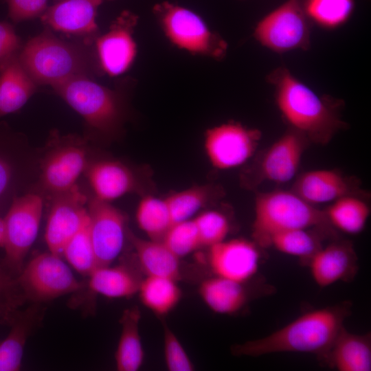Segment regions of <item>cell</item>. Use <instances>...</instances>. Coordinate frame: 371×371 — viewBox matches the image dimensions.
Segmentation results:
<instances>
[{"instance_id":"6da1fadb","label":"cell","mask_w":371,"mask_h":371,"mask_svg":"<svg viewBox=\"0 0 371 371\" xmlns=\"http://www.w3.org/2000/svg\"><path fill=\"white\" fill-rule=\"evenodd\" d=\"M352 304L344 302L302 314L276 331L232 348L236 355L260 357L279 352L315 355L324 361L344 324Z\"/></svg>"},{"instance_id":"7a4b0ae2","label":"cell","mask_w":371,"mask_h":371,"mask_svg":"<svg viewBox=\"0 0 371 371\" xmlns=\"http://www.w3.org/2000/svg\"><path fill=\"white\" fill-rule=\"evenodd\" d=\"M267 80L274 87L282 117L308 142L326 145L346 127L341 117V100L318 95L284 67L274 69Z\"/></svg>"},{"instance_id":"3957f363","label":"cell","mask_w":371,"mask_h":371,"mask_svg":"<svg viewBox=\"0 0 371 371\" xmlns=\"http://www.w3.org/2000/svg\"><path fill=\"white\" fill-rule=\"evenodd\" d=\"M93 45L80 39L63 40L45 27L22 47L19 59L38 86L52 87L75 77L93 78L98 74L102 69Z\"/></svg>"},{"instance_id":"277c9868","label":"cell","mask_w":371,"mask_h":371,"mask_svg":"<svg viewBox=\"0 0 371 371\" xmlns=\"http://www.w3.org/2000/svg\"><path fill=\"white\" fill-rule=\"evenodd\" d=\"M330 226L324 211L292 190H273L256 197L252 237L260 247H267L270 237L280 232L293 229L329 231Z\"/></svg>"},{"instance_id":"5b68a950","label":"cell","mask_w":371,"mask_h":371,"mask_svg":"<svg viewBox=\"0 0 371 371\" xmlns=\"http://www.w3.org/2000/svg\"><path fill=\"white\" fill-rule=\"evenodd\" d=\"M54 91L98 133L113 135L123 122L124 108L119 94L85 76L52 86Z\"/></svg>"},{"instance_id":"8992f818","label":"cell","mask_w":371,"mask_h":371,"mask_svg":"<svg viewBox=\"0 0 371 371\" xmlns=\"http://www.w3.org/2000/svg\"><path fill=\"white\" fill-rule=\"evenodd\" d=\"M153 12L166 36L176 47L191 54L218 59L225 56L226 42L212 32L193 11L164 1L156 4Z\"/></svg>"},{"instance_id":"52a82bcc","label":"cell","mask_w":371,"mask_h":371,"mask_svg":"<svg viewBox=\"0 0 371 371\" xmlns=\"http://www.w3.org/2000/svg\"><path fill=\"white\" fill-rule=\"evenodd\" d=\"M304 0H286L257 24L254 36L263 46L278 53L311 47L312 21Z\"/></svg>"},{"instance_id":"ba28073f","label":"cell","mask_w":371,"mask_h":371,"mask_svg":"<svg viewBox=\"0 0 371 371\" xmlns=\"http://www.w3.org/2000/svg\"><path fill=\"white\" fill-rule=\"evenodd\" d=\"M43 201L41 195L27 193L15 196L3 218L5 265L19 273L24 259L34 243L39 229Z\"/></svg>"},{"instance_id":"9c48e42d","label":"cell","mask_w":371,"mask_h":371,"mask_svg":"<svg viewBox=\"0 0 371 371\" xmlns=\"http://www.w3.org/2000/svg\"><path fill=\"white\" fill-rule=\"evenodd\" d=\"M15 282L25 297L36 302L51 300L82 287L61 256L50 251L38 254L23 265Z\"/></svg>"},{"instance_id":"30bf717a","label":"cell","mask_w":371,"mask_h":371,"mask_svg":"<svg viewBox=\"0 0 371 371\" xmlns=\"http://www.w3.org/2000/svg\"><path fill=\"white\" fill-rule=\"evenodd\" d=\"M53 146L45 154L41 167V183L52 196L73 188L87 170L88 153L85 142L75 136L53 134Z\"/></svg>"},{"instance_id":"8fae6325","label":"cell","mask_w":371,"mask_h":371,"mask_svg":"<svg viewBox=\"0 0 371 371\" xmlns=\"http://www.w3.org/2000/svg\"><path fill=\"white\" fill-rule=\"evenodd\" d=\"M259 130L229 122L206 131L204 146L211 164L219 170L238 167L254 154L261 139Z\"/></svg>"},{"instance_id":"7c38bea8","label":"cell","mask_w":371,"mask_h":371,"mask_svg":"<svg viewBox=\"0 0 371 371\" xmlns=\"http://www.w3.org/2000/svg\"><path fill=\"white\" fill-rule=\"evenodd\" d=\"M87 210L97 267L111 265L121 253L127 236L126 217L110 203L95 197L88 203Z\"/></svg>"},{"instance_id":"4fadbf2b","label":"cell","mask_w":371,"mask_h":371,"mask_svg":"<svg viewBox=\"0 0 371 371\" xmlns=\"http://www.w3.org/2000/svg\"><path fill=\"white\" fill-rule=\"evenodd\" d=\"M86 196L77 186L52 196L45 238L49 251L61 256L64 246L88 222Z\"/></svg>"},{"instance_id":"5bb4252c","label":"cell","mask_w":371,"mask_h":371,"mask_svg":"<svg viewBox=\"0 0 371 371\" xmlns=\"http://www.w3.org/2000/svg\"><path fill=\"white\" fill-rule=\"evenodd\" d=\"M137 16L123 11L111 25L109 30L99 35L94 43L101 69L110 76L126 71L137 54V45L133 34L137 24Z\"/></svg>"},{"instance_id":"9a60e30c","label":"cell","mask_w":371,"mask_h":371,"mask_svg":"<svg viewBox=\"0 0 371 371\" xmlns=\"http://www.w3.org/2000/svg\"><path fill=\"white\" fill-rule=\"evenodd\" d=\"M105 0H53L41 16L45 27L94 43L100 35L98 10Z\"/></svg>"},{"instance_id":"2e32d148","label":"cell","mask_w":371,"mask_h":371,"mask_svg":"<svg viewBox=\"0 0 371 371\" xmlns=\"http://www.w3.org/2000/svg\"><path fill=\"white\" fill-rule=\"evenodd\" d=\"M308 142L302 134L290 128L265 151L254 172L248 175L255 174L256 183L268 181L282 183L291 181L297 173Z\"/></svg>"},{"instance_id":"e0dca14e","label":"cell","mask_w":371,"mask_h":371,"mask_svg":"<svg viewBox=\"0 0 371 371\" xmlns=\"http://www.w3.org/2000/svg\"><path fill=\"white\" fill-rule=\"evenodd\" d=\"M260 247L254 240L234 238L209 247L208 263L216 276L245 284L258 272Z\"/></svg>"},{"instance_id":"ac0fdd59","label":"cell","mask_w":371,"mask_h":371,"mask_svg":"<svg viewBox=\"0 0 371 371\" xmlns=\"http://www.w3.org/2000/svg\"><path fill=\"white\" fill-rule=\"evenodd\" d=\"M307 263L313 280L322 288L352 280L358 269L357 254L352 244L346 241L322 247Z\"/></svg>"},{"instance_id":"d6986e66","label":"cell","mask_w":371,"mask_h":371,"mask_svg":"<svg viewBox=\"0 0 371 371\" xmlns=\"http://www.w3.org/2000/svg\"><path fill=\"white\" fill-rule=\"evenodd\" d=\"M87 175L94 197L105 202L142 190V180L136 172L119 161H95L89 165Z\"/></svg>"},{"instance_id":"ffe728a7","label":"cell","mask_w":371,"mask_h":371,"mask_svg":"<svg viewBox=\"0 0 371 371\" xmlns=\"http://www.w3.org/2000/svg\"><path fill=\"white\" fill-rule=\"evenodd\" d=\"M352 180L335 170H315L301 175L292 191L306 202L324 203L348 195L357 194Z\"/></svg>"},{"instance_id":"44dd1931","label":"cell","mask_w":371,"mask_h":371,"mask_svg":"<svg viewBox=\"0 0 371 371\" xmlns=\"http://www.w3.org/2000/svg\"><path fill=\"white\" fill-rule=\"evenodd\" d=\"M324 362L338 371L371 370L370 333L355 334L344 328Z\"/></svg>"},{"instance_id":"7402d4cb","label":"cell","mask_w":371,"mask_h":371,"mask_svg":"<svg viewBox=\"0 0 371 371\" xmlns=\"http://www.w3.org/2000/svg\"><path fill=\"white\" fill-rule=\"evenodd\" d=\"M126 237L134 248L139 269L146 276L180 278V258L162 241L141 238L129 230Z\"/></svg>"},{"instance_id":"603a6c76","label":"cell","mask_w":371,"mask_h":371,"mask_svg":"<svg viewBox=\"0 0 371 371\" xmlns=\"http://www.w3.org/2000/svg\"><path fill=\"white\" fill-rule=\"evenodd\" d=\"M37 87L21 65L19 55L12 59L0 74V117L21 109Z\"/></svg>"},{"instance_id":"cb8c5ba5","label":"cell","mask_w":371,"mask_h":371,"mask_svg":"<svg viewBox=\"0 0 371 371\" xmlns=\"http://www.w3.org/2000/svg\"><path fill=\"white\" fill-rule=\"evenodd\" d=\"M88 276L90 289L110 298L133 296L138 292L142 280L135 269L126 265L99 267Z\"/></svg>"},{"instance_id":"d4e9b609","label":"cell","mask_w":371,"mask_h":371,"mask_svg":"<svg viewBox=\"0 0 371 371\" xmlns=\"http://www.w3.org/2000/svg\"><path fill=\"white\" fill-rule=\"evenodd\" d=\"M199 293L210 310L222 315L238 312L248 300L243 283L216 276L203 280L199 286Z\"/></svg>"},{"instance_id":"484cf974","label":"cell","mask_w":371,"mask_h":371,"mask_svg":"<svg viewBox=\"0 0 371 371\" xmlns=\"http://www.w3.org/2000/svg\"><path fill=\"white\" fill-rule=\"evenodd\" d=\"M140 319L137 307L126 309L120 318L122 331L115 355L119 371H137L144 362V352L139 330Z\"/></svg>"},{"instance_id":"4316f807","label":"cell","mask_w":371,"mask_h":371,"mask_svg":"<svg viewBox=\"0 0 371 371\" xmlns=\"http://www.w3.org/2000/svg\"><path fill=\"white\" fill-rule=\"evenodd\" d=\"M324 212L331 226L349 234L362 232L370 216L368 205L357 194L335 200Z\"/></svg>"},{"instance_id":"83f0119b","label":"cell","mask_w":371,"mask_h":371,"mask_svg":"<svg viewBox=\"0 0 371 371\" xmlns=\"http://www.w3.org/2000/svg\"><path fill=\"white\" fill-rule=\"evenodd\" d=\"M177 280L149 276L142 280L137 293L142 304L158 315L170 313L179 303L181 291Z\"/></svg>"},{"instance_id":"f1b7e54d","label":"cell","mask_w":371,"mask_h":371,"mask_svg":"<svg viewBox=\"0 0 371 371\" xmlns=\"http://www.w3.org/2000/svg\"><path fill=\"white\" fill-rule=\"evenodd\" d=\"M35 318V312L28 309L14 320L8 336L0 343V371L20 369L25 342Z\"/></svg>"},{"instance_id":"f546056e","label":"cell","mask_w":371,"mask_h":371,"mask_svg":"<svg viewBox=\"0 0 371 371\" xmlns=\"http://www.w3.org/2000/svg\"><path fill=\"white\" fill-rule=\"evenodd\" d=\"M219 190L213 185H200L173 193L165 198L172 225L187 221L200 209L218 196Z\"/></svg>"},{"instance_id":"4dcf8cb0","label":"cell","mask_w":371,"mask_h":371,"mask_svg":"<svg viewBox=\"0 0 371 371\" xmlns=\"http://www.w3.org/2000/svg\"><path fill=\"white\" fill-rule=\"evenodd\" d=\"M314 229H293L276 233L270 237L267 247H273L280 252L308 262L322 247L319 234Z\"/></svg>"},{"instance_id":"1f68e13d","label":"cell","mask_w":371,"mask_h":371,"mask_svg":"<svg viewBox=\"0 0 371 371\" xmlns=\"http://www.w3.org/2000/svg\"><path fill=\"white\" fill-rule=\"evenodd\" d=\"M139 227L150 240L162 241L172 222L166 201L150 195H145L136 210Z\"/></svg>"},{"instance_id":"d6a6232c","label":"cell","mask_w":371,"mask_h":371,"mask_svg":"<svg viewBox=\"0 0 371 371\" xmlns=\"http://www.w3.org/2000/svg\"><path fill=\"white\" fill-rule=\"evenodd\" d=\"M61 256H64L71 267L83 275L89 276L97 267L89 221L65 244Z\"/></svg>"},{"instance_id":"836d02e7","label":"cell","mask_w":371,"mask_h":371,"mask_svg":"<svg viewBox=\"0 0 371 371\" xmlns=\"http://www.w3.org/2000/svg\"><path fill=\"white\" fill-rule=\"evenodd\" d=\"M304 3L311 21L328 28L344 23L354 8L353 0H304Z\"/></svg>"},{"instance_id":"e575fe53","label":"cell","mask_w":371,"mask_h":371,"mask_svg":"<svg viewBox=\"0 0 371 371\" xmlns=\"http://www.w3.org/2000/svg\"><path fill=\"white\" fill-rule=\"evenodd\" d=\"M162 242L179 258L202 246L194 219L173 224L166 232Z\"/></svg>"},{"instance_id":"d590c367","label":"cell","mask_w":371,"mask_h":371,"mask_svg":"<svg viewBox=\"0 0 371 371\" xmlns=\"http://www.w3.org/2000/svg\"><path fill=\"white\" fill-rule=\"evenodd\" d=\"M201 245L210 247L224 240L229 232V222L221 212L209 210L194 218Z\"/></svg>"},{"instance_id":"8d00e7d4","label":"cell","mask_w":371,"mask_h":371,"mask_svg":"<svg viewBox=\"0 0 371 371\" xmlns=\"http://www.w3.org/2000/svg\"><path fill=\"white\" fill-rule=\"evenodd\" d=\"M4 134H0V205L12 201L19 179V167L15 157L5 146Z\"/></svg>"},{"instance_id":"74e56055","label":"cell","mask_w":371,"mask_h":371,"mask_svg":"<svg viewBox=\"0 0 371 371\" xmlns=\"http://www.w3.org/2000/svg\"><path fill=\"white\" fill-rule=\"evenodd\" d=\"M164 351L166 367L170 371H192L194 364L176 335L167 326L164 328Z\"/></svg>"},{"instance_id":"f35d334b","label":"cell","mask_w":371,"mask_h":371,"mask_svg":"<svg viewBox=\"0 0 371 371\" xmlns=\"http://www.w3.org/2000/svg\"><path fill=\"white\" fill-rule=\"evenodd\" d=\"M8 6V16L15 23L41 18L47 8V0H0Z\"/></svg>"},{"instance_id":"ab89813d","label":"cell","mask_w":371,"mask_h":371,"mask_svg":"<svg viewBox=\"0 0 371 371\" xmlns=\"http://www.w3.org/2000/svg\"><path fill=\"white\" fill-rule=\"evenodd\" d=\"M23 45L14 27L8 22H0V74L6 65L18 56Z\"/></svg>"},{"instance_id":"60d3db41","label":"cell","mask_w":371,"mask_h":371,"mask_svg":"<svg viewBox=\"0 0 371 371\" xmlns=\"http://www.w3.org/2000/svg\"><path fill=\"white\" fill-rule=\"evenodd\" d=\"M16 286L15 280H12L9 276L0 270V300H6L11 306L14 302L11 295Z\"/></svg>"},{"instance_id":"b9f144b4","label":"cell","mask_w":371,"mask_h":371,"mask_svg":"<svg viewBox=\"0 0 371 371\" xmlns=\"http://www.w3.org/2000/svg\"><path fill=\"white\" fill-rule=\"evenodd\" d=\"M5 240V224L3 218L0 217V247H3Z\"/></svg>"}]
</instances>
